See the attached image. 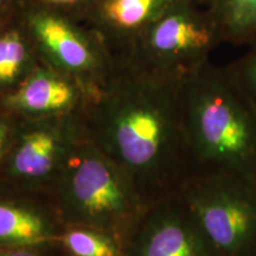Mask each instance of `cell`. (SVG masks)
<instances>
[{"mask_svg": "<svg viewBox=\"0 0 256 256\" xmlns=\"http://www.w3.org/2000/svg\"><path fill=\"white\" fill-rule=\"evenodd\" d=\"M182 86L118 62L80 112L86 136L130 177L147 208L179 194L192 176Z\"/></svg>", "mask_w": 256, "mask_h": 256, "instance_id": "obj_1", "label": "cell"}, {"mask_svg": "<svg viewBox=\"0 0 256 256\" xmlns=\"http://www.w3.org/2000/svg\"><path fill=\"white\" fill-rule=\"evenodd\" d=\"M192 177L229 174L256 182V107L226 66L211 62L182 86Z\"/></svg>", "mask_w": 256, "mask_h": 256, "instance_id": "obj_2", "label": "cell"}, {"mask_svg": "<svg viewBox=\"0 0 256 256\" xmlns=\"http://www.w3.org/2000/svg\"><path fill=\"white\" fill-rule=\"evenodd\" d=\"M51 194L64 226L102 230L124 247L148 209L130 177L84 130L70 151Z\"/></svg>", "mask_w": 256, "mask_h": 256, "instance_id": "obj_3", "label": "cell"}, {"mask_svg": "<svg viewBox=\"0 0 256 256\" xmlns=\"http://www.w3.org/2000/svg\"><path fill=\"white\" fill-rule=\"evenodd\" d=\"M220 43L222 34L209 10L196 0H180L144 32L121 63L184 82L210 62Z\"/></svg>", "mask_w": 256, "mask_h": 256, "instance_id": "obj_4", "label": "cell"}, {"mask_svg": "<svg viewBox=\"0 0 256 256\" xmlns=\"http://www.w3.org/2000/svg\"><path fill=\"white\" fill-rule=\"evenodd\" d=\"M179 194L220 256H256V182L198 176Z\"/></svg>", "mask_w": 256, "mask_h": 256, "instance_id": "obj_5", "label": "cell"}, {"mask_svg": "<svg viewBox=\"0 0 256 256\" xmlns=\"http://www.w3.org/2000/svg\"><path fill=\"white\" fill-rule=\"evenodd\" d=\"M80 112L44 119L18 118L0 168V183L51 194L70 151L83 134Z\"/></svg>", "mask_w": 256, "mask_h": 256, "instance_id": "obj_6", "label": "cell"}, {"mask_svg": "<svg viewBox=\"0 0 256 256\" xmlns=\"http://www.w3.org/2000/svg\"><path fill=\"white\" fill-rule=\"evenodd\" d=\"M23 18L42 62L75 78L90 92L116 68L101 38L78 19L32 6H25Z\"/></svg>", "mask_w": 256, "mask_h": 256, "instance_id": "obj_7", "label": "cell"}, {"mask_svg": "<svg viewBox=\"0 0 256 256\" xmlns=\"http://www.w3.org/2000/svg\"><path fill=\"white\" fill-rule=\"evenodd\" d=\"M124 256H220L180 194L153 204L124 247Z\"/></svg>", "mask_w": 256, "mask_h": 256, "instance_id": "obj_8", "label": "cell"}, {"mask_svg": "<svg viewBox=\"0 0 256 256\" xmlns=\"http://www.w3.org/2000/svg\"><path fill=\"white\" fill-rule=\"evenodd\" d=\"M64 229L50 192L0 183V249L60 244Z\"/></svg>", "mask_w": 256, "mask_h": 256, "instance_id": "obj_9", "label": "cell"}, {"mask_svg": "<svg viewBox=\"0 0 256 256\" xmlns=\"http://www.w3.org/2000/svg\"><path fill=\"white\" fill-rule=\"evenodd\" d=\"M90 92L82 83L40 62L14 92L0 98V108L22 119H44L80 112Z\"/></svg>", "mask_w": 256, "mask_h": 256, "instance_id": "obj_10", "label": "cell"}, {"mask_svg": "<svg viewBox=\"0 0 256 256\" xmlns=\"http://www.w3.org/2000/svg\"><path fill=\"white\" fill-rule=\"evenodd\" d=\"M180 0H98L82 23L101 38L116 62L156 20Z\"/></svg>", "mask_w": 256, "mask_h": 256, "instance_id": "obj_11", "label": "cell"}, {"mask_svg": "<svg viewBox=\"0 0 256 256\" xmlns=\"http://www.w3.org/2000/svg\"><path fill=\"white\" fill-rule=\"evenodd\" d=\"M40 62L23 14L0 20V98L18 88Z\"/></svg>", "mask_w": 256, "mask_h": 256, "instance_id": "obj_12", "label": "cell"}, {"mask_svg": "<svg viewBox=\"0 0 256 256\" xmlns=\"http://www.w3.org/2000/svg\"><path fill=\"white\" fill-rule=\"evenodd\" d=\"M206 8L223 43L248 46L256 38V0H209Z\"/></svg>", "mask_w": 256, "mask_h": 256, "instance_id": "obj_13", "label": "cell"}, {"mask_svg": "<svg viewBox=\"0 0 256 256\" xmlns=\"http://www.w3.org/2000/svg\"><path fill=\"white\" fill-rule=\"evenodd\" d=\"M60 246L69 256H124V244L102 230L84 226H66Z\"/></svg>", "mask_w": 256, "mask_h": 256, "instance_id": "obj_14", "label": "cell"}, {"mask_svg": "<svg viewBox=\"0 0 256 256\" xmlns=\"http://www.w3.org/2000/svg\"><path fill=\"white\" fill-rule=\"evenodd\" d=\"M238 60L226 66L232 78L256 107V38Z\"/></svg>", "mask_w": 256, "mask_h": 256, "instance_id": "obj_15", "label": "cell"}, {"mask_svg": "<svg viewBox=\"0 0 256 256\" xmlns=\"http://www.w3.org/2000/svg\"><path fill=\"white\" fill-rule=\"evenodd\" d=\"M96 2L98 0H25V6L50 10L83 22Z\"/></svg>", "mask_w": 256, "mask_h": 256, "instance_id": "obj_16", "label": "cell"}, {"mask_svg": "<svg viewBox=\"0 0 256 256\" xmlns=\"http://www.w3.org/2000/svg\"><path fill=\"white\" fill-rule=\"evenodd\" d=\"M17 122L18 116L0 108V168L12 142Z\"/></svg>", "mask_w": 256, "mask_h": 256, "instance_id": "obj_17", "label": "cell"}, {"mask_svg": "<svg viewBox=\"0 0 256 256\" xmlns=\"http://www.w3.org/2000/svg\"><path fill=\"white\" fill-rule=\"evenodd\" d=\"M63 250L60 244L28 246L0 249V256H62Z\"/></svg>", "mask_w": 256, "mask_h": 256, "instance_id": "obj_18", "label": "cell"}, {"mask_svg": "<svg viewBox=\"0 0 256 256\" xmlns=\"http://www.w3.org/2000/svg\"><path fill=\"white\" fill-rule=\"evenodd\" d=\"M25 0H0V20L23 14Z\"/></svg>", "mask_w": 256, "mask_h": 256, "instance_id": "obj_19", "label": "cell"}, {"mask_svg": "<svg viewBox=\"0 0 256 256\" xmlns=\"http://www.w3.org/2000/svg\"><path fill=\"white\" fill-rule=\"evenodd\" d=\"M196 2H198V4L202 5V6H208V2H209V0H196Z\"/></svg>", "mask_w": 256, "mask_h": 256, "instance_id": "obj_20", "label": "cell"}, {"mask_svg": "<svg viewBox=\"0 0 256 256\" xmlns=\"http://www.w3.org/2000/svg\"><path fill=\"white\" fill-rule=\"evenodd\" d=\"M62 256H69V255H66V252H63V255H62Z\"/></svg>", "mask_w": 256, "mask_h": 256, "instance_id": "obj_21", "label": "cell"}]
</instances>
